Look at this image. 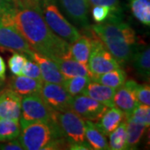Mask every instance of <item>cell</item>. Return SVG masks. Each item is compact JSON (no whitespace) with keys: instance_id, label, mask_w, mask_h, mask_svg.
<instances>
[{"instance_id":"18","label":"cell","mask_w":150,"mask_h":150,"mask_svg":"<svg viewBox=\"0 0 150 150\" xmlns=\"http://www.w3.org/2000/svg\"><path fill=\"white\" fill-rule=\"evenodd\" d=\"M124 120L125 113L118 108H114L113 106L108 108L96 124L103 132V134L108 136Z\"/></svg>"},{"instance_id":"9","label":"cell","mask_w":150,"mask_h":150,"mask_svg":"<svg viewBox=\"0 0 150 150\" xmlns=\"http://www.w3.org/2000/svg\"><path fill=\"white\" fill-rule=\"evenodd\" d=\"M39 95L45 103L55 111L71 109L73 97L65 90L62 84L43 82Z\"/></svg>"},{"instance_id":"33","label":"cell","mask_w":150,"mask_h":150,"mask_svg":"<svg viewBox=\"0 0 150 150\" xmlns=\"http://www.w3.org/2000/svg\"><path fill=\"white\" fill-rule=\"evenodd\" d=\"M136 97L139 103L150 105V87L149 83L138 84L136 88Z\"/></svg>"},{"instance_id":"28","label":"cell","mask_w":150,"mask_h":150,"mask_svg":"<svg viewBox=\"0 0 150 150\" xmlns=\"http://www.w3.org/2000/svg\"><path fill=\"white\" fill-rule=\"evenodd\" d=\"M136 123L144 124L149 128L150 125V108L146 104H139L133 110L129 116Z\"/></svg>"},{"instance_id":"16","label":"cell","mask_w":150,"mask_h":150,"mask_svg":"<svg viewBox=\"0 0 150 150\" xmlns=\"http://www.w3.org/2000/svg\"><path fill=\"white\" fill-rule=\"evenodd\" d=\"M115 91V88L101 84L95 81L92 82L91 80L82 92V94L90 97L103 105L111 108L113 107V96Z\"/></svg>"},{"instance_id":"22","label":"cell","mask_w":150,"mask_h":150,"mask_svg":"<svg viewBox=\"0 0 150 150\" xmlns=\"http://www.w3.org/2000/svg\"><path fill=\"white\" fill-rule=\"evenodd\" d=\"M125 122H126L128 149H134L137 148L148 127H146L144 124L134 122L132 118H130L129 116L126 115H125Z\"/></svg>"},{"instance_id":"29","label":"cell","mask_w":150,"mask_h":150,"mask_svg":"<svg viewBox=\"0 0 150 150\" xmlns=\"http://www.w3.org/2000/svg\"><path fill=\"white\" fill-rule=\"evenodd\" d=\"M92 17L96 23H101L103 22H106L112 18H121V17L115 16L108 7L102 5L93 6Z\"/></svg>"},{"instance_id":"3","label":"cell","mask_w":150,"mask_h":150,"mask_svg":"<svg viewBox=\"0 0 150 150\" xmlns=\"http://www.w3.org/2000/svg\"><path fill=\"white\" fill-rule=\"evenodd\" d=\"M18 138L25 150L60 149L69 146L54 121L46 123L21 118L20 134Z\"/></svg>"},{"instance_id":"32","label":"cell","mask_w":150,"mask_h":150,"mask_svg":"<svg viewBox=\"0 0 150 150\" xmlns=\"http://www.w3.org/2000/svg\"><path fill=\"white\" fill-rule=\"evenodd\" d=\"M89 4L93 6L102 5L107 6L111 10L112 13L117 17H121V6L119 0H88Z\"/></svg>"},{"instance_id":"12","label":"cell","mask_w":150,"mask_h":150,"mask_svg":"<svg viewBox=\"0 0 150 150\" xmlns=\"http://www.w3.org/2000/svg\"><path fill=\"white\" fill-rule=\"evenodd\" d=\"M22 96L6 88L0 91V118L18 120L21 118Z\"/></svg>"},{"instance_id":"2","label":"cell","mask_w":150,"mask_h":150,"mask_svg":"<svg viewBox=\"0 0 150 150\" xmlns=\"http://www.w3.org/2000/svg\"><path fill=\"white\" fill-rule=\"evenodd\" d=\"M89 28L120 64L132 60L139 43L135 31L121 18H112Z\"/></svg>"},{"instance_id":"10","label":"cell","mask_w":150,"mask_h":150,"mask_svg":"<svg viewBox=\"0 0 150 150\" xmlns=\"http://www.w3.org/2000/svg\"><path fill=\"white\" fill-rule=\"evenodd\" d=\"M108 107L98 102L90 97L80 94L73 97L71 109L84 120L98 123Z\"/></svg>"},{"instance_id":"13","label":"cell","mask_w":150,"mask_h":150,"mask_svg":"<svg viewBox=\"0 0 150 150\" xmlns=\"http://www.w3.org/2000/svg\"><path fill=\"white\" fill-rule=\"evenodd\" d=\"M28 58L32 59L33 61H34L38 65L43 82L63 84L65 78L62 74L57 64L53 59L38 54L35 51H33L32 54L28 56Z\"/></svg>"},{"instance_id":"5","label":"cell","mask_w":150,"mask_h":150,"mask_svg":"<svg viewBox=\"0 0 150 150\" xmlns=\"http://www.w3.org/2000/svg\"><path fill=\"white\" fill-rule=\"evenodd\" d=\"M11 3L10 1L0 12V51L18 52L28 57L33 50L11 21L9 17Z\"/></svg>"},{"instance_id":"38","label":"cell","mask_w":150,"mask_h":150,"mask_svg":"<svg viewBox=\"0 0 150 150\" xmlns=\"http://www.w3.org/2000/svg\"><path fill=\"white\" fill-rule=\"evenodd\" d=\"M3 83H4V82H2V81L0 80V89H1V87L3 85Z\"/></svg>"},{"instance_id":"8","label":"cell","mask_w":150,"mask_h":150,"mask_svg":"<svg viewBox=\"0 0 150 150\" xmlns=\"http://www.w3.org/2000/svg\"><path fill=\"white\" fill-rule=\"evenodd\" d=\"M54 111L45 103L39 94L22 97L20 118L23 120L49 123L53 121Z\"/></svg>"},{"instance_id":"30","label":"cell","mask_w":150,"mask_h":150,"mask_svg":"<svg viewBox=\"0 0 150 150\" xmlns=\"http://www.w3.org/2000/svg\"><path fill=\"white\" fill-rule=\"evenodd\" d=\"M27 59L26 55L21 53L13 52L8 61V64L13 75H21V70Z\"/></svg>"},{"instance_id":"1","label":"cell","mask_w":150,"mask_h":150,"mask_svg":"<svg viewBox=\"0 0 150 150\" xmlns=\"http://www.w3.org/2000/svg\"><path fill=\"white\" fill-rule=\"evenodd\" d=\"M39 0H13L9 17L33 51L53 60L71 59L70 44L55 34L38 10Z\"/></svg>"},{"instance_id":"17","label":"cell","mask_w":150,"mask_h":150,"mask_svg":"<svg viewBox=\"0 0 150 150\" xmlns=\"http://www.w3.org/2000/svg\"><path fill=\"white\" fill-rule=\"evenodd\" d=\"M65 79L76 76H86L92 79V74L88 64H84L73 59H57L54 60Z\"/></svg>"},{"instance_id":"34","label":"cell","mask_w":150,"mask_h":150,"mask_svg":"<svg viewBox=\"0 0 150 150\" xmlns=\"http://www.w3.org/2000/svg\"><path fill=\"white\" fill-rule=\"evenodd\" d=\"M0 149L2 150H23L21 144L18 139H13L8 141L7 144H0Z\"/></svg>"},{"instance_id":"15","label":"cell","mask_w":150,"mask_h":150,"mask_svg":"<svg viewBox=\"0 0 150 150\" xmlns=\"http://www.w3.org/2000/svg\"><path fill=\"white\" fill-rule=\"evenodd\" d=\"M43 81L28 78L23 75H13L8 81V88L20 96L39 94Z\"/></svg>"},{"instance_id":"14","label":"cell","mask_w":150,"mask_h":150,"mask_svg":"<svg viewBox=\"0 0 150 150\" xmlns=\"http://www.w3.org/2000/svg\"><path fill=\"white\" fill-rule=\"evenodd\" d=\"M62 8L73 21L83 28H88V0H59Z\"/></svg>"},{"instance_id":"4","label":"cell","mask_w":150,"mask_h":150,"mask_svg":"<svg viewBox=\"0 0 150 150\" xmlns=\"http://www.w3.org/2000/svg\"><path fill=\"white\" fill-rule=\"evenodd\" d=\"M38 10L49 28L68 43L72 44L80 36L79 30L65 18L54 0H39Z\"/></svg>"},{"instance_id":"25","label":"cell","mask_w":150,"mask_h":150,"mask_svg":"<svg viewBox=\"0 0 150 150\" xmlns=\"http://www.w3.org/2000/svg\"><path fill=\"white\" fill-rule=\"evenodd\" d=\"M109 135L108 149L112 150L128 149L126 122L125 120L118 125Z\"/></svg>"},{"instance_id":"19","label":"cell","mask_w":150,"mask_h":150,"mask_svg":"<svg viewBox=\"0 0 150 150\" xmlns=\"http://www.w3.org/2000/svg\"><path fill=\"white\" fill-rule=\"evenodd\" d=\"M92 38L90 35H81L70 44V57L76 61L88 64L91 51Z\"/></svg>"},{"instance_id":"36","label":"cell","mask_w":150,"mask_h":150,"mask_svg":"<svg viewBox=\"0 0 150 150\" xmlns=\"http://www.w3.org/2000/svg\"><path fill=\"white\" fill-rule=\"evenodd\" d=\"M0 80L2 82H4L6 80V64L1 56H0Z\"/></svg>"},{"instance_id":"37","label":"cell","mask_w":150,"mask_h":150,"mask_svg":"<svg viewBox=\"0 0 150 150\" xmlns=\"http://www.w3.org/2000/svg\"><path fill=\"white\" fill-rule=\"evenodd\" d=\"M9 1H10V0H0V12H1V10H2L8 4Z\"/></svg>"},{"instance_id":"35","label":"cell","mask_w":150,"mask_h":150,"mask_svg":"<svg viewBox=\"0 0 150 150\" xmlns=\"http://www.w3.org/2000/svg\"><path fill=\"white\" fill-rule=\"evenodd\" d=\"M69 149H74V150H90L93 149L91 148V146L89 145V144L83 142V143H79V144H70Z\"/></svg>"},{"instance_id":"23","label":"cell","mask_w":150,"mask_h":150,"mask_svg":"<svg viewBox=\"0 0 150 150\" xmlns=\"http://www.w3.org/2000/svg\"><path fill=\"white\" fill-rule=\"evenodd\" d=\"M92 81H95L101 84L117 89L126 81V73L120 68L96 76L92 79Z\"/></svg>"},{"instance_id":"6","label":"cell","mask_w":150,"mask_h":150,"mask_svg":"<svg viewBox=\"0 0 150 150\" xmlns=\"http://www.w3.org/2000/svg\"><path fill=\"white\" fill-rule=\"evenodd\" d=\"M53 121L69 144L85 142V120L74 111H54Z\"/></svg>"},{"instance_id":"26","label":"cell","mask_w":150,"mask_h":150,"mask_svg":"<svg viewBox=\"0 0 150 150\" xmlns=\"http://www.w3.org/2000/svg\"><path fill=\"white\" fill-rule=\"evenodd\" d=\"M20 134V123L18 120L0 118V142L15 139Z\"/></svg>"},{"instance_id":"21","label":"cell","mask_w":150,"mask_h":150,"mask_svg":"<svg viewBox=\"0 0 150 150\" xmlns=\"http://www.w3.org/2000/svg\"><path fill=\"white\" fill-rule=\"evenodd\" d=\"M85 138L93 149H109L106 135L96 123L88 120H85Z\"/></svg>"},{"instance_id":"20","label":"cell","mask_w":150,"mask_h":150,"mask_svg":"<svg viewBox=\"0 0 150 150\" xmlns=\"http://www.w3.org/2000/svg\"><path fill=\"white\" fill-rule=\"evenodd\" d=\"M134 68L138 74L146 80H149L150 76V48L139 43L132 58Z\"/></svg>"},{"instance_id":"24","label":"cell","mask_w":150,"mask_h":150,"mask_svg":"<svg viewBox=\"0 0 150 150\" xmlns=\"http://www.w3.org/2000/svg\"><path fill=\"white\" fill-rule=\"evenodd\" d=\"M134 18L148 27L150 26V0H129Z\"/></svg>"},{"instance_id":"31","label":"cell","mask_w":150,"mask_h":150,"mask_svg":"<svg viewBox=\"0 0 150 150\" xmlns=\"http://www.w3.org/2000/svg\"><path fill=\"white\" fill-rule=\"evenodd\" d=\"M21 75L26 76L28 78L35 79L38 80L43 81L42 75H41V71H40L38 65L30 59H26L24 64L22 68Z\"/></svg>"},{"instance_id":"7","label":"cell","mask_w":150,"mask_h":150,"mask_svg":"<svg viewBox=\"0 0 150 150\" xmlns=\"http://www.w3.org/2000/svg\"><path fill=\"white\" fill-rule=\"evenodd\" d=\"M90 33L92 46L88 67L91 73L92 79L109 71L120 69V64L109 53L102 41L92 31Z\"/></svg>"},{"instance_id":"27","label":"cell","mask_w":150,"mask_h":150,"mask_svg":"<svg viewBox=\"0 0 150 150\" xmlns=\"http://www.w3.org/2000/svg\"><path fill=\"white\" fill-rule=\"evenodd\" d=\"M91 80V78L89 77L76 76L70 79H65L62 85L71 96L74 97L82 93V92L83 91V89Z\"/></svg>"},{"instance_id":"11","label":"cell","mask_w":150,"mask_h":150,"mask_svg":"<svg viewBox=\"0 0 150 150\" xmlns=\"http://www.w3.org/2000/svg\"><path fill=\"white\" fill-rule=\"evenodd\" d=\"M137 86V82L133 79L126 80L114 93L113 106L123 111L126 116H129L134 108L139 104L136 97Z\"/></svg>"}]
</instances>
